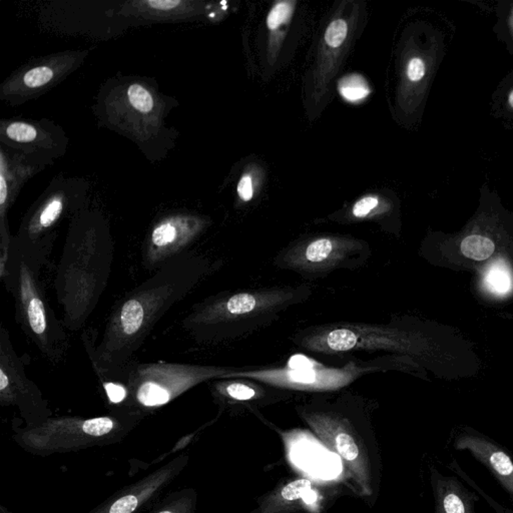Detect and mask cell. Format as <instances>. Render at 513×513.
<instances>
[{
    "label": "cell",
    "instance_id": "ffe728a7",
    "mask_svg": "<svg viewBox=\"0 0 513 513\" xmlns=\"http://www.w3.org/2000/svg\"><path fill=\"white\" fill-rule=\"evenodd\" d=\"M96 371L99 376V383L105 390L108 400L113 404H119L127 398L129 390L127 388V383L110 377V375L99 369H96Z\"/></svg>",
    "mask_w": 513,
    "mask_h": 513
},
{
    "label": "cell",
    "instance_id": "9a60e30c",
    "mask_svg": "<svg viewBox=\"0 0 513 513\" xmlns=\"http://www.w3.org/2000/svg\"><path fill=\"white\" fill-rule=\"evenodd\" d=\"M432 476L435 513H475L479 500L476 491L470 490L454 475H444L434 469Z\"/></svg>",
    "mask_w": 513,
    "mask_h": 513
},
{
    "label": "cell",
    "instance_id": "4dcf8cb0",
    "mask_svg": "<svg viewBox=\"0 0 513 513\" xmlns=\"http://www.w3.org/2000/svg\"><path fill=\"white\" fill-rule=\"evenodd\" d=\"M160 513H172V512H160Z\"/></svg>",
    "mask_w": 513,
    "mask_h": 513
},
{
    "label": "cell",
    "instance_id": "277c9868",
    "mask_svg": "<svg viewBox=\"0 0 513 513\" xmlns=\"http://www.w3.org/2000/svg\"><path fill=\"white\" fill-rule=\"evenodd\" d=\"M397 357L384 355L366 361L354 359L342 367H327L314 362L307 366L289 363L283 367L251 366L232 373L228 378H246L279 389L331 391L349 386L364 375L397 368Z\"/></svg>",
    "mask_w": 513,
    "mask_h": 513
},
{
    "label": "cell",
    "instance_id": "5bb4252c",
    "mask_svg": "<svg viewBox=\"0 0 513 513\" xmlns=\"http://www.w3.org/2000/svg\"><path fill=\"white\" fill-rule=\"evenodd\" d=\"M202 2L194 0H134L120 8L124 16L153 21L193 20L205 13Z\"/></svg>",
    "mask_w": 513,
    "mask_h": 513
},
{
    "label": "cell",
    "instance_id": "ba28073f",
    "mask_svg": "<svg viewBox=\"0 0 513 513\" xmlns=\"http://www.w3.org/2000/svg\"><path fill=\"white\" fill-rule=\"evenodd\" d=\"M28 264L23 254H18L16 271L15 299L16 316L23 328L37 346L46 355L56 356L58 345L65 341L58 321L51 316L49 306L44 301L37 273Z\"/></svg>",
    "mask_w": 513,
    "mask_h": 513
},
{
    "label": "cell",
    "instance_id": "4316f807",
    "mask_svg": "<svg viewBox=\"0 0 513 513\" xmlns=\"http://www.w3.org/2000/svg\"><path fill=\"white\" fill-rule=\"evenodd\" d=\"M239 198L243 202L248 203L254 197V182L250 175H243L237 186Z\"/></svg>",
    "mask_w": 513,
    "mask_h": 513
},
{
    "label": "cell",
    "instance_id": "484cf974",
    "mask_svg": "<svg viewBox=\"0 0 513 513\" xmlns=\"http://www.w3.org/2000/svg\"><path fill=\"white\" fill-rule=\"evenodd\" d=\"M425 72H426V66H425L424 61L420 58H413L409 61L407 68H406V75L408 80L412 82H417L424 77Z\"/></svg>",
    "mask_w": 513,
    "mask_h": 513
},
{
    "label": "cell",
    "instance_id": "5b68a950",
    "mask_svg": "<svg viewBox=\"0 0 513 513\" xmlns=\"http://www.w3.org/2000/svg\"><path fill=\"white\" fill-rule=\"evenodd\" d=\"M372 251L351 236L320 235L300 239L281 251L274 265L308 280L325 278L337 270H356L367 263Z\"/></svg>",
    "mask_w": 513,
    "mask_h": 513
},
{
    "label": "cell",
    "instance_id": "9c48e42d",
    "mask_svg": "<svg viewBox=\"0 0 513 513\" xmlns=\"http://www.w3.org/2000/svg\"><path fill=\"white\" fill-rule=\"evenodd\" d=\"M89 188L84 179L56 177L23 219L18 239L32 242L49 233L63 217L82 211Z\"/></svg>",
    "mask_w": 513,
    "mask_h": 513
},
{
    "label": "cell",
    "instance_id": "f546056e",
    "mask_svg": "<svg viewBox=\"0 0 513 513\" xmlns=\"http://www.w3.org/2000/svg\"><path fill=\"white\" fill-rule=\"evenodd\" d=\"M508 103H509V106L513 108V89L510 92L509 96H508Z\"/></svg>",
    "mask_w": 513,
    "mask_h": 513
},
{
    "label": "cell",
    "instance_id": "3957f363",
    "mask_svg": "<svg viewBox=\"0 0 513 513\" xmlns=\"http://www.w3.org/2000/svg\"><path fill=\"white\" fill-rule=\"evenodd\" d=\"M311 295L307 284L219 295L195 310L189 327L207 341L233 339L270 325Z\"/></svg>",
    "mask_w": 513,
    "mask_h": 513
},
{
    "label": "cell",
    "instance_id": "8fae6325",
    "mask_svg": "<svg viewBox=\"0 0 513 513\" xmlns=\"http://www.w3.org/2000/svg\"><path fill=\"white\" fill-rule=\"evenodd\" d=\"M208 217L191 213H172L155 224L148 235L146 261L151 266L176 256L209 226Z\"/></svg>",
    "mask_w": 513,
    "mask_h": 513
},
{
    "label": "cell",
    "instance_id": "603a6c76",
    "mask_svg": "<svg viewBox=\"0 0 513 513\" xmlns=\"http://www.w3.org/2000/svg\"><path fill=\"white\" fill-rule=\"evenodd\" d=\"M115 427V423L108 417L94 418L82 423L84 433L91 436H103L110 433Z\"/></svg>",
    "mask_w": 513,
    "mask_h": 513
},
{
    "label": "cell",
    "instance_id": "83f0119b",
    "mask_svg": "<svg viewBox=\"0 0 513 513\" xmlns=\"http://www.w3.org/2000/svg\"><path fill=\"white\" fill-rule=\"evenodd\" d=\"M137 507H138V500L136 496L127 495L113 503L110 513H132Z\"/></svg>",
    "mask_w": 513,
    "mask_h": 513
},
{
    "label": "cell",
    "instance_id": "44dd1931",
    "mask_svg": "<svg viewBox=\"0 0 513 513\" xmlns=\"http://www.w3.org/2000/svg\"><path fill=\"white\" fill-rule=\"evenodd\" d=\"M294 2L281 1L276 4L267 18V27L272 33L278 32L281 27L289 23L293 11Z\"/></svg>",
    "mask_w": 513,
    "mask_h": 513
},
{
    "label": "cell",
    "instance_id": "cb8c5ba5",
    "mask_svg": "<svg viewBox=\"0 0 513 513\" xmlns=\"http://www.w3.org/2000/svg\"><path fill=\"white\" fill-rule=\"evenodd\" d=\"M336 446L338 451L341 454L342 457L347 460H356L359 454V449L357 448L356 442L348 433H339L336 436Z\"/></svg>",
    "mask_w": 513,
    "mask_h": 513
},
{
    "label": "cell",
    "instance_id": "7c38bea8",
    "mask_svg": "<svg viewBox=\"0 0 513 513\" xmlns=\"http://www.w3.org/2000/svg\"><path fill=\"white\" fill-rule=\"evenodd\" d=\"M51 165L46 160L0 145V237L1 254L11 249L6 215L28 179Z\"/></svg>",
    "mask_w": 513,
    "mask_h": 513
},
{
    "label": "cell",
    "instance_id": "d6986e66",
    "mask_svg": "<svg viewBox=\"0 0 513 513\" xmlns=\"http://www.w3.org/2000/svg\"><path fill=\"white\" fill-rule=\"evenodd\" d=\"M339 91L349 101H359L370 94L367 82L360 75H348L340 82Z\"/></svg>",
    "mask_w": 513,
    "mask_h": 513
},
{
    "label": "cell",
    "instance_id": "2e32d148",
    "mask_svg": "<svg viewBox=\"0 0 513 513\" xmlns=\"http://www.w3.org/2000/svg\"><path fill=\"white\" fill-rule=\"evenodd\" d=\"M483 286L494 296L507 295L513 287V279L509 267L502 260L488 267L483 276Z\"/></svg>",
    "mask_w": 513,
    "mask_h": 513
},
{
    "label": "cell",
    "instance_id": "8992f818",
    "mask_svg": "<svg viewBox=\"0 0 513 513\" xmlns=\"http://www.w3.org/2000/svg\"><path fill=\"white\" fill-rule=\"evenodd\" d=\"M243 368L221 366L181 365V364H141L127 365L120 370L127 388L146 407L164 405L175 395L210 380L226 379Z\"/></svg>",
    "mask_w": 513,
    "mask_h": 513
},
{
    "label": "cell",
    "instance_id": "4fadbf2b",
    "mask_svg": "<svg viewBox=\"0 0 513 513\" xmlns=\"http://www.w3.org/2000/svg\"><path fill=\"white\" fill-rule=\"evenodd\" d=\"M453 448L467 451L488 470L513 505V452L486 435L465 429L456 435Z\"/></svg>",
    "mask_w": 513,
    "mask_h": 513
},
{
    "label": "cell",
    "instance_id": "52a82bcc",
    "mask_svg": "<svg viewBox=\"0 0 513 513\" xmlns=\"http://www.w3.org/2000/svg\"><path fill=\"white\" fill-rule=\"evenodd\" d=\"M89 49L68 51L35 58L21 65L0 86V99L20 106L44 96L84 63Z\"/></svg>",
    "mask_w": 513,
    "mask_h": 513
},
{
    "label": "cell",
    "instance_id": "e0dca14e",
    "mask_svg": "<svg viewBox=\"0 0 513 513\" xmlns=\"http://www.w3.org/2000/svg\"><path fill=\"white\" fill-rule=\"evenodd\" d=\"M463 256L474 261H486L495 250L491 239L481 235H470L463 239L460 246Z\"/></svg>",
    "mask_w": 513,
    "mask_h": 513
},
{
    "label": "cell",
    "instance_id": "7402d4cb",
    "mask_svg": "<svg viewBox=\"0 0 513 513\" xmlns=\"http://www.w3.org/2000/svg\"><path fill=\"white\" fill-rule=\"evenodd\" d=\"M448 467L449 469L451 470V471L454 472L457 476H460V479L461 481H464V482H467L468 486L470 487H472V488H474V491H476L477 493L481 494V495L483 496L484 500L488 502V505H490L491 507L493 508L494 510H495L498 513H513V509L512 508L508 507H503L502 505H500V503L496 502V501H494L493 498H489L487 494L484 493L483 490H481V488H479V486L475 484V482L472 481L471 479H470L469 476L467 474H465L464 471H463L462 469H461V467H460V464H458L457 461L455 460H451V462L449 463L448 465Z\"/></svg>",
    "mask_w": 513,
    "mask_h": 513
},
{
    "label": "cell",
    "instance_id": "30bf717a",
    "mask_svg": "<svg viewBox=\"0 0 513 513\" xmlns=\"http://www.w3.org/2000/svg\"><path fill=\"white\" fill-rule=\"evenodd\" d=\"M0 144L53 165L65 155L68 139L65 129L49 120H0Z\"/></svg>",
    "mask_w": 513,
    "mask_h": 513
},
{
    "label": "cell",
    "instance_id": "ac0fdd59",
    "mask_svg": "<svg viewBox=\"0 0 513 513\" xmlns=\"http://www.w3.org/2000/svg\"><path fill=\"white\" fill-rule=\"evenodd\" d=\"M388 205L376 196H366L357 201L351 209V216L355 220L375 219L388 211Z\"/></svg>",
    "mask_w": 513,
    "mask_h": 513
},
{
    "label": "cell",
    "instance_id": "d4e9b609",
    "mask_svg": "<svg viewBox=\"0 0 513 513\" xmlns=\"http://www.w3.org/2000/svg\"><path fill=\"white\" fill-rule=\"evenodd\" d=\"M311 489V482L307 479L291 482L282 489V498L286 500H296L303 498Z\"/></svg>",
    "mask_w": 513,
    "mask_h": 513
},
{
    "label": "cell",
    "instance_id": "f1b7e54d",
    "mask_svg": "<svg viewBox=\"0 0 513 513\" xmlns=\"http://www.w3.org/2000/svg\"><path fill=\"white\" fill-rule=\"evenodd\" d=\"M317 498H318L317 493L315 491L312 490V489L307 491V493L304 494V496H303V500H304L305 502L309 503V505H312V503L315 502Z\"/></svg>",
    "mask_w": 513,
    "mask_h": 513
},
{
    "label": "cell",
    "instance_id": "7a4b0ae2",
    "mask_svg": "<svg viewBox=\"0 0 513 513\" xmlns=\"http://www.w3.org/2000/svg\"><path fill=\"white\" fill-rule=\"evenodd\" d=\"M176 101L165 96L153 80L120 77L99 91L96 115L108 129L131 139L150 160L162 158L174 145L165 119Z\"/></svg>",
    "mask_w": 513,
    "mask_h": 513
},
{
    "label": "cell",
    "instance_id": "6da1fadb",
    "mask_svg": "<svg viewBox=\"0 0 513 513\" xmlns=\"http://www.w3.org/2000/svg\"><path fill=\"white\" fill-rule=\"evenodd\" d=\"M208 270L204 260L188 253L165 262L157 275L127 295L115 310L99 346L92 351L87 345L94 366L112 374L127 367L153 326Z\"/></svg>",
    "mask_w": 513,
    "mask_h": 513
}]
</instances>
